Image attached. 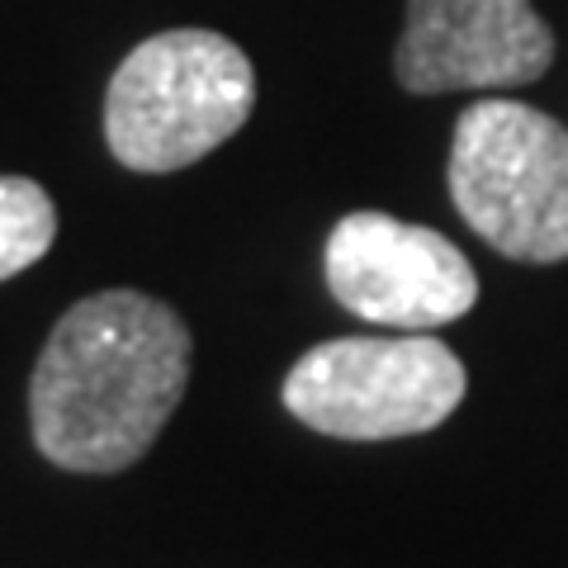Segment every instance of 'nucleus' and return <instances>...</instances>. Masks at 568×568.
Segmentation results:
<instances>
[{
  "instance_id": "obj_4",
  "label": "nucleus",
  "mask_w": 568,
  "mask_h": 568,
  "mask_svg": "<svg viewBox=\"0 0 568 568\" xmlns=\"http://www.w3.org/2000/svg\"><path fill=\"white\" fill-rule=\"evenodd\" d=\"M465 365L432 332L336 336L298 355L284 407L336 440H398L436 432L465 403Z\"/></svg>"
},
{
  "instance_id": "obj_7",
  "label": "nucleus",
  "mask_w": 568,
  "mask_h": 568,
  "mask_svg": "<svg viewBox=\"0 0 568 568\" xmlns=\"http://www.w3.org/2000/svg\"><path fill=\"white\" fill-rule=\"evenodd\" d=\"M58 242V204L29 175H0V280L29 271Z\"/></svg>"
},
{
  "instance_id": "obj_2",
  "label": "nucleus",
  "mask_w": 568,
  "mask_h": 568,
  "mask_svg": "<svg viewBox=\"0 0 568 568\" xmlns=\"http://www.w3.org/2000/svg\"><path fill=\"white\" fill-rule=\"evenodd\" d=\"M256 104L252 58L223 33L166 29L142 39L110 77L104 142L142 175L194 166L223 148Z\"/></svg>"
},
{
  "instance_id": "obj_6",
  "label": "nucleus",
  "mask_w": 568,
  "mask_h": 568,
  "mask_svg": "<svg viewBox=\"0 0 568 568\" xmlns=\"http://www.w3.org/2000/svg\"><path fill=\"white\" fill-rule=\"evenodd\" d=\"M555 62V33L530 0H407L398 81L417 95L511 91Z\"/></svg>"
},
{
  "instance_id": "obj_5",
  "label": "nucleus",
  "mask_w": 568,
  "mask_h": 568,
  "mask_svg": "<svg viewBox=\"0 0 568 568\" xmlns=\"http://www.w3.org/2000/svg\"><path fill=\"white\" fill-rule=\"evenodd\" d=\"M327 290L346 313L388 332H432L478 298L469 256L436 227L394 213H346L327 237Z\"/></svg>"
},
{
  "instance_id": "obj_1",
  "label": "nucleus",
  "mask_w": 568,
  "mask_h": 568,
  "mask_svg": "<svg viewBox=\"0 0 568 568\" xmlns=\"http://www.w3.org/2000/svg\"><path fill=\"white\" fill-rule=\"evenodd\" d=\"M190 384V327L171 304L104 290L62 313L29 379V426L48 465L119 474L156 446Z\"/></svg>"
},
{
  "instance_id": "obj_3",
  "label": "nucleus",
  "mask_w": 568,
  "mask_h": 568,
  "mask_svg": "<svg viewBox=\"0 0 568 568\" xmlns=\"http://www.w3.org/2000/svg\"><path fill=\"white\" fill-rule=\"evenodd\" d=\"M450 200L493 252L568 261V129L517 100H478L455 123Z\"/></svg>"
}]
</instances>
